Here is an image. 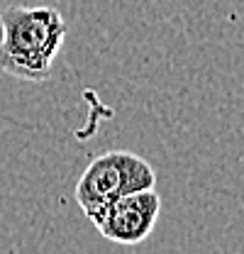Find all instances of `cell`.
I'll return each mask as SVG.
<instances>
[{
	"label": "cell",
	"mask_w": 244,
	"mask_h": 254,
	"mask_svg": "<svg viewBox=\"0 0 244 254\" xmlns=\"http://www.w3.org/2000/svg\"><path fill=\"white\" fill-rule=\"evenodd\" d=\"M0 68L22 81H47L66 39V22L49 5H12L0 12Z\"/></svg>",
	"instance_id": "obj_1"
},
{
	"label": "cell",
	"mask_w": 244,
	"mask_h": 254,
	"mask_svg": "<svg viewBox=\"0 0 244 254\" xmlns=\"http://www.w3.org/2000/svg\"><path fill=\"white\" fill-rule=\"evenodd\" d=\"M161 213V195L156 189L134 190L115 198L91 215L95 230L115 245H139L152 235Z\"/></svg>",
	"instance_id": "obj_3"
},
{
	"label": "cell",
	"mask_w": 244,
	"mask_h": 254,
	"mask_svg": "<svg viewBox=\"0 0 244 254\" xmlns=\"http://www.w3.org/2000/svg\"><path fill=\"white\" fill-rule=\"evenodd\" d=\"M156 189V171L144 157L124 149H113L95 157L76 184V203L91 218L115 198L134 190Z\"/></svg>",
	"instance_id": "obj_2"
}]
</instances>
